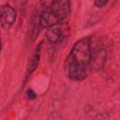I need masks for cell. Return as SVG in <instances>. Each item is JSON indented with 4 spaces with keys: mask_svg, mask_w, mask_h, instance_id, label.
<instances>
[{
    "mask_svg": "<svg viewBox=\"0 0 120 120\" xmlns=\"http://www.w3.org/2000/svg\"><path fill=\"white\" fill-rule=\"evenodd\" d=\"M40 2L42 6L46 8L60 21L70 16L71 11L70 0H40Z\"/></svg>",
    "mask_w": 120,
    "mask_h": 120,
    "instance_id": "cell-2",
    "label": "cell"
},
{
    "mask_svg": "<svg viewBox=\"0 0 120 120\" xmlns=\"http://www.w3.org/2000/svg\"><path fill=\"white\" fill-rule=\"evenodd\" d=\"M107 51L102 41L95 37H85L74 44L65 59L64 70L69 78L81 82L92 72L104 67Z\"/></svg>",
    "mask_w": 120,
    "mask_h": 120,
    "instance_id": "cell-1",
    "label": "cell"
},
{
    "mask_svg": "<svg viewBox=\"0 0 120 120\" xmlns=\"http://www.w3.org/2000/svg\"><path fill=\"white\" fill-rule=\"evenodd\" d=\"M2 50V42H1V40H0V51Z\"/></svg>",
    "mask_w": 120,
    "mask_h": 120,
    "instance_id": "cell-9",
    "label": "cell"
},
{
    "mask_svg": "<svg viewBox=\"0 0 120 120\" xmlns=\"http://www.w3.org/2000/svg\"><path fill=\"white\" fill-rule=\"evenodd\" d=\"M59 22L60 21L47 9L44 12H43L41 17H40V24L43 27L48 28Z\"/></svg>",
    "mask_w": 120,
    "mask_h": 120,
    "instance_id": "cell-5",
    "label": "cell"
},
{
    "mask_svg": "<svg viewBox=\"0 0 120 120\" xmlns=\"http://www.w3.org/2000/svg\"><path fill=\"white\" fill-rule=\"evenodd\" d=\"M109 0H94V4L97 8H103L108 3Z\"/></svg>",
    "mask_w": 120,
    "mask_h": 120,
    "instance_id": "cell-7",
    "label": "cell"
},
{
    "mask_svg": "<svg viewBox=\"0 0 120 120\" xmlns=\"http://www.w3.org/2000/svg\"><path fill=\"white\" fill-rule=\"evenodd\" d=\"M16 18V12L11 6L4 5L0 8V25L4 29H9L15 22Z\"/></svg>",
    "mask_w": 120,
    "mask_h": 120,
    "instance_id": "cell-4",
    "label": "cell"
},
{
    "mask_svg": "<svg viewBox=\"0 0 120 120\" xmlns=\"http://www.w3.org/2000/svg\"><path fill=\"white\" fill-rule=\"evenodd\" d=\"M26 95H27V97H28V99H34L36 98V94H35V92L34 91L32 90H28L26 92Z\"/></svg>",
    "mask_w": 120,
    "mask_h": 120,
    "instance_id": "cell-8",
    "label": "cell"
},
{
    "mask_svg": "<svg viewBox=\"0 0 120 120\" xmlns=\"http://www.w3.org/2000/svg\"><path fill=\"white\" fill-rule=\"evenodd\" d=\"M70 31V26L66 22H59L48 27L46 32V37L51 43L56 44L61 41L65 36H67Z\"/></svg>",
    "mask_w": 120,
    "mask_h": 120,
    "instance_id": "cell-3",
    "label": "cell"
},
{
    "mask_svg": "<svg viewBox=\"0 0 120 120\" xmlns=\"http://www.w3.org/2000/svg\"><path fill=\"white\" fill-rule=\"evenodd\" d=\"M38 60H39V54H36V55L33 57L31 60H30V63L28 66V73L30 75L33 71L35 70L37 67H38Z\"/></svg>",
    "mask_w": 120,
    "mask_h": 120,
    "instance_id": "cell-6",
    "label": "cell"
}]
</instances>
